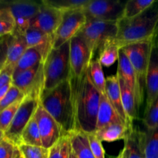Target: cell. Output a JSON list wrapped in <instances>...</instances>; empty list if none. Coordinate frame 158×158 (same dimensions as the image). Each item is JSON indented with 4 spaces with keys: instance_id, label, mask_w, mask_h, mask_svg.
I'll return each mask as SVG.
<instances>
[{
    "instance_id": "6da1fadb",
    "label": "cell",
    "mask_w": 158,
    "mask_h": 158,
    "mask_svg": "<svg viewBox=\"0 0 158 158\" xmlns=\"http://www.w3.org/2000/svg\"><path fill=\"white\" fill-rule=\"evenodd\" d=\"M69 82L77 130L87 134L95 133L101 94L90 82L87 71L80 78L72 76Z\"/></svg>"
},
{
    "instance_id": "7a4b0ae2",
    "label": "cell",
    "mask_w": 158,
    "mask_h": 158,
    "mask_svg": "<svg viewBox=\"0 0 158 158\" xmlns=\"http://www.w3.org/2000/svg\"><path fill=\"white\" fill-rule=\"evenodd\" d=\"M40 103L60 124L64 134H69L77 131L69 80L53 89L43 90Z\"/></svg>"
},
{
    "instance_id": "3957f363",
    "label": "cell",
    "mask_w": 158,
    "mask_h": 158,
    "mask_svg": "<svg viewBox=\"0 0 158 158\" xmlns=\"http://www.w3.org/2000/svg\"><path fill=\"white\" fill-rule=\"evenodd\" d=\"M158 2L137 16L117 22L115 41L120 47L154 38L158 30Z\"/></svg>"
},
{
    "instance_id": "277c9868",
    "label": "cell",
    "mask_w": 158,
    "mask_h": 158,
    "mask_svg": "<svg viewBox=\"0 0 158 158\" xmlns=\"http://www.w3.org/2000/svg\"><path fill=\"white\" fill-rule=\"evenodd\" d=\"M44 90L53 89L72 77L69 42L58 48H52L43 63Z\"/></svg>"
},
{
    "instance_id": "5b68a950",
    "label": "cell",
    "mask_w": 158,
    "mask_h": 158,
    "mask_svg": "<svg viewBox=\"0 0 158 158\" xmlns=\"http://www.w3.org/2000/svg\"><path fill=\"white\" fill-rule=\"evenodd\" d=\"M118 32L117 22L102 21L87 18L83 29L77 35L89 45L94 56L109 40H115Z\"/></svg>"
},
{
    "instance_id": "8992f818",
    "label": "cell",
    "mask_w": 158,
    "mask_h": 158,
    "mask_svg": "<svg viewBox=\"0 0 158 158\" xmlns=\"http://www.w3.org/2000/svg\"><path fill=\"white\" fill-rule=\"evenodd\" d=\"M153 39L133 43L121 48L134 68L140 92L143 97L146 90V77Z\"/></svg>"
},
{
    "instance_id": "52a82bcc",
    "label": "cell",
    "mask_w": 158,
    "mask_h": 158,
    "mask_svg": "<svg viewBox=\"0 0 158 158\" xmlns=\"http://www.w3.org/2000/svg\"><path fill=\"white\" fill-rule=\"evenodd\" d=\"M40 105V99L27 96L22 102L15 117L4 134V138L18 147L22 144V134Z\"/></svg>"
},
{
    "instance_id": "ba28073f",
    "label": "cell",
    "mask_w": 158,
    "mask_h": 158,
    "mask_svg": "<svg viewBox=\"0 0 158 158\" xmlns=\"http://www.w3.org/2000/svg\"><path fill=\"white\" fill-rule=\"evenodd\" d=\"M86 20L83 9L66 11L61 23L52 35V48H58L70 41L83 29Z\"/></svg>"
},
{
    "instance_id": "9c48e42d",
    "label": "cell",
    "mask_w": 158,
    "mask_h": 158,
    "mask_svg": "<svg viewBox=\"0 0 158 158\" xmlns=\"http://www.w3.org/2000/svg\"><path fill=\"white\" fill-rule=\"evenodd\" d=\"M44 83L43 63L14 75L12 81V84L26 97L31 96L40 100L44 90Z\"/></svg>"
},
{
    "instance_id": "30bf717a",
    "label": "cell",
    "mask_w": 158,
    "mask_h": 158,
    "mask_svg": "<svg viewBox=\"0 0 158 158\" xmlns=\"http://www.w3.org/2000/svg\"><path fill=\"white\" fill-rule=\"evenodd\" d=\"M125 3L119 0H89L83 9L86 18L102 21L118 22L123 16Z\"/></svg>"
},
{
    "instance_id": "8fae6325",
    "label": "cell",
    "mask_w": 158,
    "mask_h": 158,
    "mask_svg": "<svg viewBox=\"0 0 158 158\" xmlns=\"http://www.w3.org/2000/svg\"><path fill=\"white\" fill-rule=\"evenodd\" d=\"M93 58L92 50L81 36L77 35L69 41V59L73 77L80 78L84 75Z\"/></svg>"
},
{
    "instance_id": "7c38bea8",
    "label": "cell",
    "mask_w": 158,
    "mask_h": 158,
    "mask_svg": "<svg viewBox=\"0 0 158 158\" xmlns=\"http://www.w3.org/2000/svg\"><path fill=\"white\" fill-rule=\"evenodd\" d=\"M34 116L38 123L42 143L44 148L49 149L63 134H66L63 133L60 124L43 108L40 103Z\"/></svg>"
},
{
    "instance_id": "4fadbf2b",
    "label": "cell",
    "mask_w": 158,
    "mask_h": 158,
    "mask_svg": "<svg viewBox=\"0 0 158 158\" xmlns=\"http://www.w3.org/2000/svg\"><path fill=\"white\" fill-rule=\"evenodd\" d=\"M6 6L9 7L15 20V31L26 32V29L30 26L32 19L36 15L42 6V1L37 2L35 1L19 0L10 2H5Z\"/></svg>"
},
{
    "instance_id": "5bb4252c",
    "label": "cell",
    "mask_w": 158,
    "mask_h": 158,
    "mask_svg": "<svg viewBox=\"0 0 158 158\" xmlns=\"http://www.w3.org/2000/svg\"><path fill=\"white\" fill-rule=\"evenodd\" d=\"M64 11L42 1L40 11L31 22L30 26L37 28L45 33L53 35L63 19Z\"/></svg>"
},
{
    "instance_id": "9a60e30c",
    "label": "cell",
    "mask_w": 158,
    "mask_h": 158,
    "mask_svg": "<svg viewBox=\"0 0 158 158\" xmlns=\"http://www.w3.org/2000/svg\"><path fill=\"white\" fill-rule=\"evenodd\" d=\"M146 107L158 96V30L154 35L146 77Z\"/></svg>"
},
{
    "instance_id": "2e32d148",
    "label": "cell",
    "mask_w": 158,
    "mask_h": 158,
    "mask_svg": "<svg viewBox=\"0 0 158 158\" xmlns=\"http://www.w3.org/2000/svg\"><path fill=\"white\" fill-rule=\"evenodd\" d=\"M52 49V42L41 46L28 48L17 63L14 69L13 76L23 71L31 69L40 63H44L45 60Z\"/></svg>"
},
{
    "instance_id": "e0dca14e",
    "label": "cell",
    "mask_w": 158,
    "mask_h": 158,
    "mask_svg": "<svg viewBox=\"0 0 158 158\" xmlns=\"http://www.w3.org/2000/svg\"><path fill=\"white\" fill-rule=\"evenodd\" d=\"M117 73L124 80L127 85L133 91L135 96L136 100H137V106H138V108H140V106L143 104V96L140 92L134 68L129 59L127 58L122 49H120V52H119L118 68H117Z\"/></svg>"
},
{
    "instance_id": "ac0fdd59",
    "label": "cell",
    "mask_w": 158,
    "mask_h": 158,
    "mask_svg": "<svg viewBox=\"0 0 158 158\" xmlns=\"http://www.w3.org/2000/svg\"><path fill=\"white\" fill-rule=\"evenodd\" d=\"M146 134L137 128H134L124 140V147L122 150L123 158L145 157Z\"/></svg>"
},
{
    "instance_id": "d6986e66",
    "label": "cell",
    "mask_w": 158,
    "mask_h": 158,
    "mask_svg": "<svg viewBox=\"0 0 158 158\" xmlns=\"http://www.w3.org/2000/svg\"><path fill=\"white\" fill-rule=\"evenodd\" d=\"M106 96L116 112L123 119V121L127 124L133 125V123L130 121L123 109L120 83L117 73L106 78Z\"/></svg>"
},
{
    "instance_id": "ffe728a7",
    "label": "cell",
    "mask_w": 158,
    "mask_h": 158,
    "mask_svg": "<svg viewBox=\"0 0 158 158\" xmlns=\"http://www.w3.org/2000/svg\"><path fill=\"white\" fill-rule=\"evenodd\" d=\"M28 49L27 42L24 32L14 31L9 36L8 56L6 65H12L15 67L22 56Z\"/></svg>"
},
{
    "instance_id": "44dd1931",
    "label": "cell",
    "mask_w": 158,
    "mask_h": 158,
    "mask_svg": "<svg viewBox=\"0 0 158 158\" xmlns=\"http://www.w3.org/2000/svg\"><path fill=\"white\" fill-rule=\"evenodd\" d=\"M114 123H126L116 112L105 95L100 96V107L97 115V131ZM127 124V123H126ZM129 125V124H128Z\"/></svg>"
},
{
    "instance_id": "7402d4cb",
    "label": "cell",
    "mask_w": 158,
    "mask_h": 158,
    "mask_svg": "<svg viewBox=\"0 0 158 158\" xmlns=\"http://www.w3.org/2000/svg\"><path fill=\"white\" fill-rule=\"evenodd\" d=\"M133 129V125H128L126 123H114L98 130L94 134L101 142H114L122 139L125 140Z\"/></svg>"
},
{
    "instance_id": "603a6c76",
    "label": "cell",
    "mask_w": 158,
    "mask_h": 158,
    "mask_svg": "<svg viewBox=\"0 0 158 158\" xmlns=\"http://www.w3.org/2000/svg\"><path fill=\"white\" fill-rule=\"evenodd\" d=\"M117 77H118L119 83H120L123 109H124L125 113H126L130 121L133 123V120L137 119L138 117L139 108L137 106V100H136L135 96H134L133 91L127 85L124 80L120 76L117 75Z\"/></svg>"
},
{
    "instance_id": "cb8c5ba5",
    "label": "cell",
    "mask_w": 158,
    "mask_h": 158,
    "mask_svg": "<svg viewBox=\"0 0 158 158\" xmlns=\"http://www.w3.org/2000/svg\"><path fill=\"white\" fill-rule=\"evenodd\" d=\"M71 147L77 158H95L89 147L87 134L80 130L73 131L69 134Z\"/></svg>"
},
{
    "instance_id": "d4e9b609",
    "label": "cell",
    "mask_w": 158,
    "mask_h": 158,
    "mask_svg": "<svg viewBox=\"0 0 158 158\" xmlns=\"http://www.w3.org/2000/svg\"><path fill=\"white\" fill-rule=\"evenodd\" d=\"M87 75L94 87L101 95L106 96V78L103 71V66L98 58L93 60L87 69Z\"/></svg>"
},
{
    "instance_id": "484cf974",
    "label": "cell",
    "mask_w": 158,
    "mask_h": 158,
    "mask_svg": "<svg viewBox=\"0 0 158 158\" xmlns=\"http://www.w3.org/2000/svg\"><path fill=\"white\" fill-rule=\"evenodd\" d=\"M120 47L115 40H109L104 43L99 51V60L102 66L106 67L112 66L119 59Z\"/></svg>"
},
{
    "instance_id": "4316f807",
    "label": "cell",
    "mask_w": 158,
    "mask_h": 158,
    "mask_svg": "<svg viewBox=\"0 0 158 158\" xmlns=\"http://www.w3.org/2000/svg\"><path fill=\"white\" fill-rule=\"evenodd\" d=\"M22 143L31 146L43 147L40 130L35 116L31 118L23 131L22 134Z\"/></svg>"
},
{
    "instance_id": "83f0119b",
    "label": "cell",
    "mask_w": 158,
    "mask_h": 158,
    "mask_svg": "<svg viewBox=\"0 0 158 158\" xmlns=\"http://www.w3.org/2000/svg\"><path fill=\"white\" fill-rule=\"evenodd\" d=\"M155 2L154 0H129L125 3L123 18L131 19L137 16Z\"/></svg>"
},
{
    "instance_id": "f1b7e54d",
    "label": "cell",
    "mask_w": 158,
    "mask_h": 158,
    "mask_svg": "<svg viewBox=\"0 0 158 158\" xmlns=\"http://www.w3.org/2000/svg\"><path fill=\"white\" fill-rule=\"evenodd\" d=\"M28 48L41 46L52 42V35L45 33L37 28L29 26L25 32Z\"/></svg>"
},
{
    "instance_id": "f546056e",
    "label": "cell",
    "mask_w": 158,
    "mask_h": 158,
    "mask_svg": "<svg viewBox=\"0 0 158 158\" xmlns=\"http://www.w3.org/2000/svg\"><path fill=\"white\" fill-rule=\"evenodd\" d=\"M15 20L7 6L0 8V38L10 35L15 29Z\"/></svg>"
},
{
    "instance_id": "4dcf8cb0",
    "label": "cell",
    "mask_w": 158,
    "mask_h": 158,
    "mask_svg": "<svg viewBox=\"0 0 158 158\" xmlns=\"http://www.w3.org/2000/svg\"><path fill=\"white\" fill-rule=\"evenodd\" d=\"M71 149L69 134H63L61 138L49 148V158H69Z\"/></svg>"
},
{
    "instance_id": "1f68e13d",
    "label": "cell",
    "mask_w": 158,
    "mask_h": 158,
    "mask_svg": "<svg viewBox=\"0 0 158 158\" xmlns=\"http://www.w3.org/2000/svg\"><path fill=\"white\" fill-rule=\"evenodd\" d=\"M145 134V157L158 158V127L148 130Z\"/></svg>"
},
{
    "instance_id": "d6a6232c",
    "label": "cell",
    "mask_w": 158,
    "mask_h": 158,
    "mask_svg": "<svg viewBox=\"0 0 158 158\" xmlns=\"http://www.w3.org/2000/svg\"><path fill=\"white\" fill-rule=\"evenodd\" d=\"M45 3L64 11L84 9L89 0H43Z\"/></svg>"
},
{
    "instance_id": "836d02e7",
    "label": "cell",
    "mask_w": 158,
    "mask_h": 158,
    "mask_svg": "<svg viewBox=\"0 0 158 158\" xmlns=\"http://www.w3.org/2000/svg\"><path fill=\"white\" fill-rule=\"evenodd\" d=\"M23 158H49V149L44 147L20 144L17 147Z\"/></svg>"
},
{
    "instance_id": "e575fe53",
    "label": "cell",
    "mask_w": 158,
    "mask_h": 158,
    "mask_svg": "<svg viewBox=\"0 0 158 158\" xmlns=\"http://www.w3.org/2000/svg\"><path fill=\"white\" fill-rule=\"evenodd\" d=\"M143 120L148 130L158 127V96L150 106L146 107Z\"/></svg>"
},
{
    "instance_id": "d590c367",
    "label": "cell",
    "mask_w": 158,
    "mask_h": 158,
    "mask_svg": "<svg viewBox=\"0 0 158 158\" xmlns=\"http://www.w3.org/2000/svg\"><path fill=\"white\" fill-rule=\"evenodd\" d=\"M24 99L15 102V103H13L11 106H9V107L3 110L2 112H0V130L2 132H5L6 129L9 127V124H10L12 119L15 117L17 110L19 108L20 105H21L22 102L23 101Z\"/></svg>"
},
{
    "instance_id": "8d00e7d4",
    "label": "cell",
    "mask_w": 158,
    "mask_h": 158,
    "mask_svg": "<svg viewBox=\"0 0 158 158\" xmlns=\"http://www.w3.org/2000/svg\"><path fill=\"white\" fill-rule=\"evenodd\" d=\"M25 97H26L25 94H23L18 88L12 84L5 97L0 101V112L15 103V102L23 100Z\"/></svg>"
},
{
    "instance_id": "74e56055",
    "label": "cell",
    "mask_w": 158,
    "mask_h": 158,
    "mask_svg": "<svg viewBox=\"0 0 158 158\" xmlns=\"http://www.w3.org/2000/svg\"><path fill=\"white\" fill-rule=\"evenodd\" d=\"M87 137L89 147L95 158H105V151L102 145V142L97 138L96 134L94 133L88 134Z\"/></svg>"
},
{
    "instance_id": "f35d334b",
    "label": "cell",
    "mask_w": 158,
    "mask_h": 158,
    "mask_svg": "<svg viewBox=\"0 0 158 158\" xmlns=\"http://www.w3.org/2000/svg\"><path fill=\"white\" fill-rule=\"evenodd\" d=\"M16 148L13 143L4 138L0 142V158H13Z\"/></svg>"
},
{
    "instance_id": "ab89813d",
    "label": "cell",
    "mask_w": 158,
    "mask_h": 158,
    "mask_svg": "<svg viewBox=\"0 0 158 158\" xmlns=\"http://www.w3.org/2000/svg\"><path fill=\"white\" fill-rule=\"evenodd\" d=\"M15 66L12 65H7L0 72V89L6 85L12 83Z\"/></svg>"
},
{
    "instance_id": "60d3db41",
    "label": "cell",
    "mask_w": 158,
    "mask_h": 158,
    "mask_svg": "<svg viewBox=\"0 0 158 158\" xmlns=\"http://www.w3.org/2000/svg\"><path fill=\"white\" fill-rule=\"evenodd\" d=\"M9 36L8 35L0 39V72L4 69L7 61Z\"/></svg>"
},
{
    "instance_id": "b9f144b4",
    "label": "cell",
    "mask_w": 158,
    "mask_h": 158,
    "mask_svg": "<svg viewBox=\"0 0 158 158\" xmlns=\"http://www.w3.org/2000/svg\"><path fill=\"white\" fill-rule=\"evenodd\" d=\"M11 86H12V83H10V84L6 85V86H4V87L2 88V89H0V101H1V100H2L3 97H5V95H6V93L8 92V90H9V88H10Z\"/></svg>"
},
{
    "instance_id": "7bdbcfd3",
    "label": "cell",
    "mask_w": 158,
    "mask_h": 158,
    "mask_svg": "<svg viewBox=\"0 0 158 158\" xmlns=\"http://www.w3.org/2000/svg\"><path fill=\"white\" fill-rule=\"evenodd\" d=\"M13 158H23L22 155L20 154L18 148H16V149H15V154H14V156H13Z\"/></svg>"
},
{
    "instance_id": "ee69618b",
    "label": "cell",
    "mask_w": 158,
    "mask_h": 158,
    "mask_svg": "<svg viewBox=\"0 0 158 158\" xmlns=\"http://www.w3.org/2000/svg\"><path fill=\"white\" fill-rule=\"evenodd\" d=\"M69 158H77V155H76V154H75V152H74V151L73 150L72 147H71L70 152H69Z\"/></svg>"
},
{
    "instance_id": "f6af8a7d",
    "label": "cell",
    "mask_w": 158,
    "mask_h": 158,
    "mask_svg": "<svg viewBox=\"0 0 158 158\" xmlns=\"http://www.w3.org/2000/svg\"><path fill=\"white\" fill-rule=\"evenodd\" d=\"M3 139H4V134H3L2 131H0V142H1Z\"/></svg>"
},
{
    "instance_id": "bcb514c9",
    "label": "cell",
    "mask_w": 158,
    "mask_h": 158,
    "mask_svg": "<svg viewBox=\"0 0 158 158\" xmlns=\"http://www.w3.org/2000/svg\"><path fill=\"white\" fill-rule=\"evenodd\" d=\"M116 158H123V153H122V151H120V154H118V156H117Z\"/></svg>"
},
{
    "instance_id": "7dc6e473",
    "label": "cell",
    "mask_w": 158,
    "mask_h": 158,
    "mask_svg": "<svg viewBox=\"0 0 158 158\" xmlns=\"http://www.w3.org/2000/svg\"><path fill=\"white\" fill-rule=\"evenodd\" d=\"M0 131H1V130H0Z\"/></svg>"
},
{
    "instance_id": "c3c4849f",
    "label": "cell",
    "mask_w": 158,
    "mask_h": 158,
    "mask_svg": "<svg viewBox=\"0 0 158 158\" xmlns=\"http://www.w3.org/2000/svg\"><path fill=\"white\" fill-rule=\"evenodd\" d=\"M0 39H1V38H0Z\"/></svg>"
}]
</instances>
